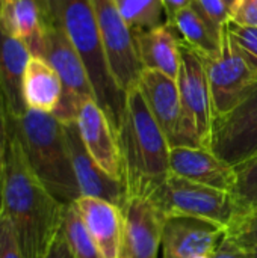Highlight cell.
I'll list each match as a JSON object with an SVG mask.
<instances>
[{"instance_id":"277c9868","label":"cell","mask_w":257,"mask_h":258,"mask_svg":"<svg viewBox=\"0 0 257 258\" xmlns=\"http://www.w3.org/2000/svg\"><path fill=\"white\" fill-rule=\"evenodd\" d=\"M52 11L79 53L100 109L117 132L126 109V92L117 85L89 0H48Z\"/></svg>"},{"instance_id":"4316f807","label":"cell","mask_w":257,"mask_h":258,"mask_svg":"<svg viewBox=\"0 0 257 258\" xmlns=\"http://www.w3.org/2000/svg\"><path fill=\"white\" fill-rule=\"evenodd\" d=\"M227 29L236 50L257 77V27L239 26L233 21H229Z\"/></svg>"},{"instance_id":"603a6c76","label":"cell","mask_w":257,"mask_h":258,"mask_svg":"<svg viewBox=\"0 0 257 258\" xmlns=\"http://www.w3.org/2000/svg\"><path fill=\"white\" fill-rule=\"evenodd\" d=\"M62 231L74 258H105L94 239L88 233L74 203L65 206Z\"/></svg>"},{"instance_id":"3957f363","label":"cell","mask_w":257,"mask_h":258,"mask_svg":"<svg viewBox=\"0 0 257 258\" xmlns=\"http://www.w3.org/2000/svg\"><path fill=\"white\" fill-rule=\"evenodd\" d=\"M12 132L29 169L58 201L71 204L82 197L64 122L53 113L27 109L12 121Z\"/></svg>"},{"instance_id":"ffe728a7","label":"cell","mask_w":257,"mask_h":258,"mask_svg":"<svg viewBox=\"0 0 257 258\" xmlns=\"http://www.w3.org/2000/svg\"><path fill=\"white\" fill-rule=\"evenodd\" d=\"M180 42L168 23L150 30H135V47L142 70L159 71L177 79L180 68Z\"/></svg>"},{"instance_id":"cb8c5ba5","label":"cell","mask_w":257,"mask_h":258,"mask_svg":"<svg viewBox=\"0 0 257 258\" xmlns=\"http://www.w3.org/2000/svg\"><path fill=\"white\" fill-rule=\"evenodd\" d=\"M235 187L232 190L238 218L257 216V156L235 166Z\"/></svg>"},{"instance_id":"d6986e66","label":"cell","mask_w":257,"mask_h":258,"mask_svg":"<svg viewBox=\"0 0 257 258\" xmlns=\"http://www.w3.org/2000/svg\"><path fill=\"white\" fill-rule=\"evenodd\" d=\"M30 57L32 53L26 44L6 33L0 26V91L12 119H18L27 110L23 79Z\"/></svg>"},{"instance_id":"2e32d148","label":"cell","mask_w":257,"mask_h":258,"mask_svg":"<svg viewBox=\"0 0 257 258\" xmlns=\"http://www.w3.org/2000/svg\"><path fill=\"white\" fill-rule=\"evenodd\" d=\"M138 88L171 147L183 116L177 80L159 71L142 70Z\"/></svg>"},{"instance_id":"44dd1931","label":"cell","mask_w":257,"mask_h":258,"mask_svg":"<svg viewBox=\"0 0 257 258\" xmlns=\"http://www.w3.org/2000/svg\"><path fill=\"white\" fill-rule=\"evenodd\" d=\"M23 97L27 109L53 113L62 97V82L55 68L42 57L32 56L23 79Z\"/></svg>"},{"instance_id":"9c48e42d","label":"cell","mask_w":257,"mask_h":258,"mask_svg":"<svg viewBox=\"0 0 257 258\" xmlns=\"http://www.w3.org/2000/svg\"><path fill=\"white\" fill-rule=\"evenodd\" d=\"M112 76L121 91L138 85L142 65L135 47V32L121 17L115 0H89Z\"/></svg>"},{"instance_id":"8992f818","label":"cell","mask_w":257,"mask_h":258,"mask_svg":"<svg viewBox=\"0 0 257 258\" xmlns=\"http://www.w3.org/2000/svg\"><path fill=\"white\" fill-rule=\"evenodd\" d=\"M165 216H191L229 228L238 218L232 192L198 184L171 174L158 192L148 198Z\"/></svg>"},{"instance_id":"4dcf8cb0","label":"cell","mask_w":257,"mask_h":258,"mask_svg":"<svg viewBox=\"0 0 257 258\" xmlns=\"http://www.w3.org/2000/svg\"><path fill=\"white\" fill-rule=\"evenodd\" d=\"M45 258H74L70 248H68V243H67V239L64 236V231H62V227L59 230V233L56 234L48 252H47V257Z\"/></svg>"},{"instance_id":"f1b7e54d","label":"cell","mask_w":257,"mask_h":258,"mask_svg":"<svg viewBox=\"0 0 257 258\" xmlns=\"http://www.w3.org/2000/svg\"><path fill=\"white\" fill-rule=\"evenodd\" d=\"M192 3L218 27L230 21V8L224 0H192Z\"/></svg>"},{"instance_id":"1f68e13d","label":"cell","mask_w":257,"mask_h":258,"mask_svg":"<svg viewBox=\"0 0 257 258\" xmlns=\"http://www.w3.org/2000/svg\"><path fill=\"white\" fill-rule=\"evenodd\" d=\"M12 118L9 116L3 94L0 91V151L3 150L8 138H9V132H11V124H12Z\"/></svg>"},{"instance_id":"484cf974","label":"cell","mask_w":257,"mask_h":258,"mask_svg":"<svg viewBox=\"0 0 257 258\" xmlns=\"http://www.w3.org/2000/svg\"><path fill=\"white\" fill-rule=\"evenodd\" d=\"M244 254L245 258H257V216L236 219L224 233Z\"/></svg>"},{"instance_id":"e0dca14e","label":"cell","mask_w":257,"mask_h":258,"mask_svg":"<svg viewBox=\"0 0 257 258\" xmlns=\"http://www.w3.org/2000/svg\"><path fill=\"white\" fill-rule=\"evenodd\" d=\"M55 20L48 0H5L0 26L38 56L47 26Z\"/></svg>"},{"instance_id":"8fae6325","label":"cell","mask_w":257,"mask_h":258,"mask_svg":"<svg viewBox=\"0 0 257 258\" xmlns=\"http://www.w3.org/2000/svg\"><path fill=\"white\" fill-rule=\"evenodd\" d=\"M224 233L226 228L206 219L168 216L162 227V258H212Z\"/></svg>"},{"instance_id":"e575fe53","label":"cell","mask_w":257,"mask_h":258,"mask_svg":"<svg viewBox=\"0 0 257 258\" xmlns=\"http://www.w3.org/2000/svg\"><path fill=\"white\" fill-rule=\"evenodd\" d=\"M224 2H226V3L229 5V8H232V6L235 5V2H236V0H224Z\"/></svg>"},{"instance_id":"5bb4252c","label":"cell","mask_w":257,"mask_h":258,"mask_svg":"<svg viewBox=\"0 0 257 258\" xmlns=\"http://www.w3.org/2000/svg\"><path fill=\"white\" fill-rule=\"evenodd\" d=\"M65 133L68 139V147L71 153L73 168L76 172L77 184L82 197H92L109 201L123 209L127 192L121 181H117L111 175H108L91 157L88 150L85 148L77 124L67 122Z\"/></svg>"},{"instance_id":"d590c367","label":"cell","mask_w":257,"mask_h":258,"mask_svg":"<svg viewBox=\"0 0 257 258\" xmlns=\"http://www.w3.org/2000/svg\"><path fill=\"white\" fill-rule=\"evenodd\" d=\"M3 3H5V0H0V17H2V11H3Z\"/></svg>"},{"instance_id":"83f0119b","label":"cell","mask_w":257,"mask_h":258,"mask_svg":"<svg viewBox=\"0 0 257 258\" xmlns=\"http://www.w3.org/2000/svg\"><path fill=\"white\" fill-rule=\"evenodd\" d=\"M0 258H26L21 251L12 222L2 212H0Z\"/></svg>"},{"instance_id":"f546056e","label":"cell","mask_w":257,"mask_h":258,"mask_svg":"<svg viewBox=\"0 0 257 258\" xmlns=\"http://www.w3.org/2000/svg\"><path fill=\"white\" fill-rule=\"evenodd\" d=\"M230 21L239 26L257 27V0H236L230 8Z\"/></svg>"},{"instance_id":"5b68a950","label":"cell","mask_w":257,"mask_h":258,"mask_svg":"<svg viewBox=\"0 0 257 258\" xmlns=\"http://www.w3.org/2000/svg\"><path fill=\"white\" fill-rule=\"evenodd\" d=\"M177 86L182 101V124L171 147H201L209 150L214 121L211 86L203 54L180 42Z\"/></svg>"},{"instance_id":"ba28073f","label":"cell","mask_w":257,"mask_h":258,"mask_svg":"<svg viewBox=\"0 0 257 258\" xmlns=\"http://www.w3.org/2000/svg\"><path fill=\"white\" fill-rule=\"evenodd\" d=\"M209 150L230 166L242 165L257 156V82L238 104L212 121Z\"/></svg>"},{"instance_id":"7402d4cb","label":"cell","mask_w":257,"mask_h":258,"mask_svg":"<svg viewBox=\"0 0 257 258\" xmlns=\"http://www.w3.org/2000/svg\"><path fill=\"white\" fill-rule=\"evenodd\" d=\"M171 24L182 36V41L203 56L214 54L220 48L221 29L212 23L194 3L176 14Z\"/></svg>"},{"instance_id":"ac0fdd59","label":"cell","mask_w":257,"mask_h":258,"mask_svg":"<svg viewBox=\"0 0 257 258\" xmlns=\"http://www.w3.org/2000/svg\"><path fill=\"white\" fill-rule=\"evenodd\" d=\"M74 206L105 258H120L123 240L121 207L92 197H80Z\"/></svg>"},{"instance_id":"d4e9b609","label":"cell","mask_w":257,"mask_h":258,"mask_svg":"<svg viewBox=\"0 0 257 258\" xmlns=\"http://www.w3.org/2000/svg\"><path fill=\"white\" fill-rule=\"evenodd\" d=\"M115 3L121 17L133 32L161 26L164 11L161 0H115Z\"/></svg>"},{"instance_id":"4fadbf2b","label":"cell","mask_w":257,"mask_h":258,"mask_svg":"<svg viewBox=\"0 0 257 258\" xmlns=\"http://www.w3.org/2000/svg\"><path fill=\"white\" fill-rule=\"evenodd\" d=\"M76 124L82 142L95 163L108 175L124 184L123 160L117 132L94 98L82 103Z\"/></svg>"},{"instance_id":"6da1fadb","label":"cell","mask_w":257,"mask_h":258,"mask_svg":"<svg viewBox=\"0 0 257 258\" xmlns=\"http://www.w3.org/2000/svg\"><path fill=\"white\" fill-rule=\"evenodd\" d=\"M65 206L32 174L11 124L0 151V212L12 222L24 257H47L62 227Z\"/></svg>"},{"instance_id":"7a4b0ae2","label":"cell","mask_w":257,"mask_h":258,"mask_svg":"<svg viewBox=\"0 0 257 258\" xmlns=\"http://www.w3.org/2000/svg\"><path fill=\"white\" fill-rule=\"evenodd\" d=\"M117 138L127 197L151 198L171 175V147L138 85L126 92V109Z\"/></svg>"},{"instance_id":"7c38bea8","label":"cell","mask_w":257,"mask_h":258,"mask_svg":"<svg viewBox=\"0 0 257 258\" xmlns=\"http://www.w3.org/2000/svg\"><path fill=\"white\" fill-rule=\"evenodd\" d=\"M120 258H158L165 216L144 197H127L123 206Z\"/></svg>"},{"instance_id":"30bf717a","label":"cell","mask_w":257,"mask_h":258,"mask_svg":"<svg viewBox=\"0 0 257 258\" xmlns=\"http://www.w3.org/2000/svg\"><path fill=\"white\" fill-rule=\"evenodd\" d=\"M203 57L206 63L215 118L232 110L244 92L257 82V77L236 50L227 24L221 29L220 48L214 54Z\"/></svg>"},{"instance_id":"52a82bcc","label":"cell","mask_w":257,"mask_h":258,"mask_svg":"<svg viewBox=\"0 0 257 258\" xmlns=\"http://www.w3.org/2000/svg\"><path fill=\"white\" fill-rule=\"evenodd\" d=\"M38 56L55 68L62 82V97L53 115L64 124L76 122L82 103L94 98V91L79 53L56 17L44 32Z\"/></svg>"},{"instance_id":"836d02e7","label":"cell","mask_w":257,"mask_h":258,"mask_svg":"<svg viewBox=\"0 0 257 258\" xmlns=\"http://www.w3.org/2000/svg\"><path fill=\"white\" fill-rule=\"evenodd\" d=\"M161 3H162L164 12L167 14V23H171L176 14L182 11L183 8L189 6L192 0H161Z\"/></svg>"},{"instance_id":"9a60e30c","label":"cell","mask_w":257,"mask_h":258,"mask_svg":"<svg viewBox=\"0 0 257 258\" xmlns=\"http://www.w3.org/2000/svg\"><path fill=\"white\" fill-rule=\"evenodd\" d=\"M170 169L177 177L220 190L232 192L235 187V168L208 148L171 147Z\"/></svg>"},{"instance_id":"d6a6232c","label":"cell","mask_w":257,"mask_h":258,"mask_svg":"<svg viewBox=\"0 0 257 258\" xmlns=\"http://www.w3.org/2000/svg\"><path fill=\"white\" fill-rule=\"evenodd\" d=\"M212 258H245L244 254L239 251V248L227 237L224 236L218 249L215 251V254L212 255Z\"/></svg>"}]
</instances>
